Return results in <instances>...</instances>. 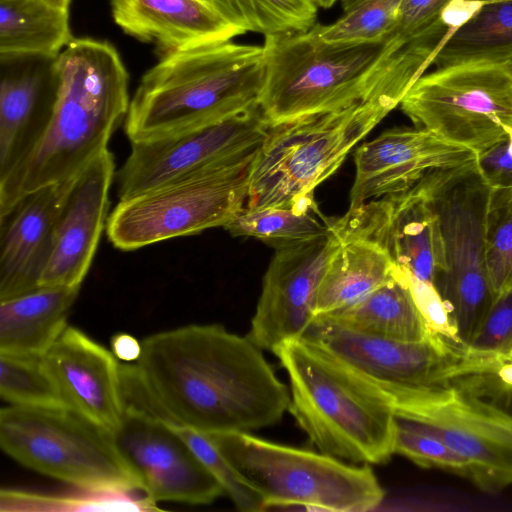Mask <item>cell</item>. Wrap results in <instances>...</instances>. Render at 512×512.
<instances>
[{"instance_id":"obj_22","label":"cell","mask_w":512,"mask_h":512,"mask_svg":"<svg viewBox=\"0 0 512 512\" xmlns=\"http://www.w3.org/2000/svg\"><path fill=\"white\" fill-rule=\"evenodd\" d=\"M67 182L36 189L0 213V301L39 287Z\"/></svg>"},{"instance_id":"obj_35","label":"cell","mask_w":512,"mask_h":512,"mask_svg":"<svg viewBox=\"0 0 512 512\" xmlns=\"http://www.w3.org/2000/svg\"><path fill=\"white\" fill-rule=\"evenodd\" d=\"M485 245L488 282L494 299L512 284V189L490 192Z\"/></svg>"},{"instance_id":"obj_28","label":"cell","mask_w":512,"mask_h":512,"mask_svg":"<svg viewBox=\"0 0 512 512\" xmlns=\"http://www.w3.org/2000/svg\"><path fill=\"white\" fill-rule=\"evenodd\" d=\"M476 9L446 37L433 64L512 61V0H473Z\"/></svg>"},{"instance_id":"obj_15","label":"cell","mask_w":512,"mask_h":512,"mask_svg":"<svg viewBox=\"0 0 512 512\" xmlns=\"http://www.w3.org/2000/svg\"><path fill=\"white\" fill-rule=\"evenodd\" d=\"M332 230L376 243L396 265L434 286L444 269L440 217L421 180L405 192L349 208L334 218Z\"/></svg>"},{"instance_id":"obj_11","label":"cell","mask_w":512,"mask_h":512,"mask_svg":"<svg viewBox=\"0 0 512 512\" xmlns=\"http://www.w3.org/2000/svg\"><path fill=\"white\" fill-rule=\"evenodd\" d=\"M399 106L414 126L478 154L512 129V61L439 67Z\"/></svg>"},{"instance_id":"obj_20","label":"cell","mask_w":512,"mask_h":512,"mask_svg":"<svg viewBox=\"0 0 512 512\" xmlns=\"http://www.w3.org/2000/svg\"><path fill=\"white\" fill-rule=\"evenodd\" d=\"M65 406L114 432L125 406L116 356L83 331L67 326L42 355Z\"/></svg>"},{"instance_id":"obj_33","label":"cell","mask_w":512,"mask_h":512,"mask_svg":"<svg viewBox=\"0 0 512 512\" xmlns=\"http://www.w3.org/2000/svg\"><path fill=\"white\" fill-rule=\"evenodd\" d=\"M0 395L11 405L67 408L44 367L42 355L0 352Z\"/></svg>"},{"instance_id":"obj_36","label":"cell","mask_w":512,"mask_h":512,"mask_svg":"<svg viewBox=\"0 0 512 512\" xmlns=\"http://www.w3.org/2000/svg\"><path fill=\"white\" fill-rule=\"evenodd\" d=\"M168 424L213 474L224 493L239 510L244 512L266 510L262 496L241 476L208 434L190 427Z\"/></svg>"},{"instance_id":"obj_9","label":"cell","mask_w":512,"mask_h":512,"mask_svg":"<svg viewBox=\"0 0 512 512\" xmlns=\"http://www.w3.org/2000/svg\"><path fill=\"white\" fill-rule=\"evenodd\" d=\"M257 152L119 200L108 216V240L132 251L226 226L246 204Z\"/></svg>"},{"instance_id":"obj_12","label":"cell","mask_w":512,"mask_h":512,"mask_svg":"<svg viewBox=\"0 0 512 512\" xmlns=\"http://www.w3.org/2000/svg\"><path fill=\"white\" fill-rule=\"evenodd\" d=\"M396 424L434 436L469 462L470 480L495 494L512 485V415L449 384L415 391Z\"/></svg>"},{"instance_id":"obj_45","label":"cell","mask_w":512,"mask_h":512,"mask_svg":"<svg viewBox=\"0 0 512 512\" xmlns=\"http://www.w3.org/2000/svg\"><path fill=\"white\" fill-rule=\"evenodd\" d=\"M360 0H342L343 8L346 9Z\"/></svg>"},{"instance_id":"obj_3","label":"cell","mask_w":512,"mask_h":512,"mask_svg":"<svg viewBox=\"0 0 512 512\" xmlns=\"http://www.w3.org/2000/svg\"><path fill=\"white\" fill-rule=\"evenodd\" d=\"M263 46L231 40L165 53L141 78L124 131L130 143L153 141L259 105Z\"/></svg>"},{"instance_id":"obj_5","label":"cell","mask_w":512,"mask_h":512,"mask_svg":"<svg viewBox=\"0 0 512 512\" xmlns=\"http://www.w3.org/2000/svg\"><path fill=\"white\" fill-rule=\"evenodd\" d=\"M389 39L330 43L314 26L264 36L265 78L259 96L264 116L276 125L370 99L372 77Z\"/></svg>"},{"instance_id":"obj_26","label":"cell","mask_w":512,"mask_h":512,"mask_svg":"<svg viewBox=\"0 0 512 512\" xmlns=\"http://www.w3.org/2000/svg\"><path fill=\"white\" fill-rule=\"evenodd\" d=\"M321 316L354 330L393 339L423 341L438 336L427 328L396 264L385 284L356 303Z\"/></svg>"},{"instance_id":"obj_37","label":"cell","mask_w":512,"mask_h":512,"mask_svg":"<svg viewBox=\"0 0 512 512\" xmlns=\"http://www.w3.org/2000/svg\"><path fill=\"white\" fill-rule=\"evenodd\" d=\"M423 468H437L468 479L469 462L442 440L396 424L394 454Z\"/></svg>"},{"instance_id":"obj_25","label":"cell","mask_w":512,"mask_h":512,"mask_svg":"<svg viewBox=\"0 0 512 512\" xmlns=\"http://www.w3.org/2000/svg\"><path fill=\"white\" fill-rule=\"evenodd\" d=\"M337 237L339 245L328 260L319 286L315 316L356 303L392 277L395 263L379 245L359 237Z\"/></svg>"},{"instance_id":"obj_31","label":"cell","mask_w":512,"mask_h":512,"mask_svg":"<svg viewBox=\"0 0 512 512\" xmlns=\"http://www.w3.org/2000/svg\"><path fill=\"white\" fill-rule=\"evenodd\" d=\"M136 491L86 488L73 486V489L43 493L19 489H2L0 493L1 511H159L157 502L147 495L140 496Z\"/></svg>"},{"instance_id":"obj_2","label":"cell","mask_w":512,"mask_h":512,"mask_svg":"<svg viewBox=\"0 0 512 512\" xmlns=\"http://www.w3.org/2000/svg\"><path fill=\"white\" fill-rule=\"evenodd\" d=\"M57 91L51 120L29 157L0 180V213L43 186L71 180L124 123L129 75L107 41L73 38L53 60Z\"/></svg>"},{"instance_id":"obj_30","label":"cell","mask_w":512,"mask_h":512,"mask_svg":"<svg viewBox=\"0 0 512 512\" xmlns=\"http://www.w3.org/2000/svg\"><path fill=\"white\" fill-rule=\"evenodd\" d=\"M443 384L512 415V337L490 351L459 346Z\"/></svg>"},{"instance_id":"obj_29","label":"cell","mask_w":512,"mask_h":512,"mask_svg":"<svg viewBox=\"0 0 512 512\" xmlns=\"http://www.w3.org/2000/svg\"><path fill=\"white\" fill-rule=\"evenodd\" d=\"M333 221L321 212L311 192L283 207L244 206L223 228L233 236L253 237L278 250L330 234Z\"/></svg>"},{"instance_id":"obj_24","label":"cell","mask_w":512,"mask_h":512,"mask_svg":"<svg viewBox=\"0 0 512 512\" xmlns=\"http://www.w3.org/2000/svg\"><path fill=\"white\" fill-rule=\"evenodd\" d=\"M81 286H39L0 301V352L43 355L66 329Z\"/></svg>"},{"instance_id":"obj_1","label":"cell","mask_w":512,"mask_h":512,"mask_svg":"<svg viewBox=\"0 0 512 512\" xmlns=\"http://www.w3.org/2000/svg\"><path fill=\"white\" fill-rule=\"evenodd\" d=\"M133 364L151 415L204 433L277 424L290 393L250 337L220 324L153 334Z\"/></svg>"},{"instance_id":"obj_7","label":"cell","mask_w":512,"mask_h":512,"mask_svg":"<svg viewBox=\"0 0 512 512\" xmlns=\"http://www.w3.org/2000/svg\"><path fill=\"white\" fill-rule=\"evenodd\" d=\"M241 476L262 496L266 509L363 512L375 509L384 491L368 464L274 443L249 432L206 433Z\"/></svg>"},{"instance_id":"obj_4","label":"cell","mask_w":512,"mask_h":512,"mask_svg":"<svg viewBox=\"0 0 512 512\" xmlns=\"http://www.w3.org/2000/svg\"><path fill=\"white\" fill-rule=\"evenodd\" d=\"M273 353L290 382L289 411L320 452L364 464L394 454L396 413L343 363L302 338Z\"/></svg>"},{"instance_id":"obj_34","label":"cell","mask_w":512,"mask_h":512,"mask_svg":"<svg viewBox=\"0 0 512 512\" xmlns=\"http://www.w3.org/2000/svg\"><path fill=\"white\" fill-rule=\"evenodd\" d=\"M402 0H360L344 9L329 25L315 24L318 35L330 43H372L390 38L396 28Z\"/></svg>"},{"instance_id":"obj_32","label":"cell","mask_w":512,"mask_h":512,"mask_svg":"<svg viewBox=\"0 0 512 512\" xmlns=\"http://www.w3.org/2000/svg\"><path fill=\"white\" fill-rule=\"evenodd\" d=\"M228 22L264 36L310 30L317 7L311 0H206Z\"/></svg>"},{"instance_id":"obj_6","label":"cell","mask_w":512,"mask_h":512,"mask_svg":"<svg viewBox=\"0 0 512 512\" xmlns=\"http://www.w3.org/2000/svg\"><path fill=\"white\" fill-rule=\"evenodd\" d=\"M400 103L384 94L271 125L254 159L245 207H283L314 192Z\"/></svg>"},{"instance_id":"obj_38","label":"cell","mask_w":512,"mask_h":512,"mask_svg":"<svg viewBox=\"0 0 512 512\" xmlns=\"http://www.w3.org/2000/svg\"><path fill=\"white\" fill-rule=\"evenodd\" d=\"M399 266V265H398ZM400 267L402 277L427 328L455 346H462L457 327L437 288Z\"/></svg>"},{"instance_id":"obj_23","label":"cell","mask_w":512,"mask_h":512,"mask_svg":"<svg viewBox=\"0 0 512 512\" xmlns=\"http://www.w3.org/2000/svg\"><path fill=\"white\" fill-rule=\"evenodd\" d=\"M111 11L126 34L165 53L246 33L203 0H112Z\"/></svg>"},{"instance_id":"obj_39","label":"cell","mask_w":512,"mask_h":512,"mask_svg":"<svg viewBox=\"0 0 512 512\" xmlns=\"http://www.w3.org/2000/svg\"><path fill=\"white\" fill-rule=\"evenodd\" d=\"M512 337V284L497 295L471 339L463 346L473 351L499 348Z\"/></svg>"},{"instance_id":"obj_41","label":"cell","mask_w":512,"mask_h":512,"mask_svg":"<svg viewBox=\"0 0 512 512\" xmlns=\"http://www.w3.org/2000/svg\"><path fill=\"white\" fill-rule=\"evenodd\" d=\"M452 0H402L392 37L403 40L424 30L439 19Z\"/></svg>"},{"instance_id":"obj_43","label":"cell","mask_w":512,"mask_h":512,"mask_svg":"<svg viewBox=\"0 0 512 512\" xmlns=\"http://www.w3.org/2000/svg\"><path fill=\"white\" fill-rule=\"evenodd\" d=\"M44 1H46L47 3H49L55 7L65 9V10L69 9L70 3H71V0H44Z\"/></svg>"},{"instance_id":"obj_13","label":"cell","mask_w":512,"mask_h":512,"mask_svg":"<svg viewBox=\"0 0 512 512\" xmlns=\"http://www.w3.org/2000/svg\"><path fill=\"white\" fill-rule=\"evenodd\" d=\"M347 366L396 411L417 389L443 384L459 346L441 336L405 341L316 316L301 337Z\"/></svg>"},{"instance_id":"obj_44","label":"cell","mask_w":512,"mask_h":512,"mask_svg":"<svg viewBox=\"0 0 512 512\" xmlns=\"http://www.w3.org/2000/svg\"><path fill=\"white\" fill-rule=\"evenodd\" d=\"M315 6L321 7V8H330L332 5L335 4L337 0H311Z\"/></svg>"},{"instance_id":"obj_21","label":"cell","mask_w":512,"mask_h":512,"mask_svg":"<svg viewBox=\"0 0 512 512\" xmlns=\"http://www.w3.org/2000/svg\"><path fill=\"white\" fill-rule=\"evenodd\" d=\"M29 55L0 58V180L32 153L46 132L56 100L52 69L30 64Z\"/></svg>"},{"instance_id":"obj_8","label":"cell","mask_w":512,"mask_h":512,"mask_svg":"<svg viewBox=\"0 0 512 512\" xmlns=\"http://www.w3.org/2000/svg\"><path fill=\"white\" fill-rule=\"evenodd\" d=\"M0 445L23 466L71 486L143 491L113 432L69 408H2Z\"/></svg>"},{"instance_id":"obj_40","label":"cell","mask_w":512,"mask_h":512,"mask_svg":"<svg viewBox=\"0 0 512 512\" xmlns=\"http://www.w3.org/2000/svg\"><path fill=\"white\" fill-rule=\"evenodd\" d=\"M476 167L491 190L512 189V129L477 154Z\"/></svg>"},{"instance_id":"obj_14","label":"cell","mask_w":512,"mask_h":512,"mask_svg":"<svg viewBox=\"0 0 512 512\" xmlns=\"http://www.w3.org/2000/svg\"><path fill=\"white\" fill-rule=\"evenodd\" d=\"M270 127L257 105L169 137L131 143L116 175L119 200L248 157L259 150Z\"/></svg>"},{"instance_id":"obj_18","label":"cell","mask_w":512,"mask_h":512,"mask_svg":"<svg viewBox=\"0 0 512 512\" xmlns=\"http://www.w3.org/2000/svg\"><path fill=\"white\" fill-rule=\"evenodd\" d=\"M114 175V156L106 149L67 182L39 286H81L106 228Z\"/></svg>"},{"instance_id":"obj_16","label":"cell","mask_w":512,"mask_h":512,"mask_svg":"<svg viewBox=\"0 0 512 512\" xmlns=\"http://www.w3.org/2000/svg\"><path fill=\"white\" fill-rule=\"evenodd\" d=\"M113 435L143 492L153 501L206 505L224 494L217 479L167 421L125 407Z\"/></svg>"},{"instance_id":"obj_42","label":"cell","mask_w":512,"mask_h":512,"mask_svg":"<svg viewBox=\"0 0 512 512\" xmlns=\"http://www.w3.org/2000/svg\"><path fill=\"white\" fill-rule=\"evenodd\" d=\"M111 347L116 358L126 362L137 361L142 352L141 343L127 333L114 335L111 339Z\"/></svg>"},{"instance_id":"obj_10","label":"cell","mask_w":512,"mask_h":512,"mask_svg":"<svg viewBox=\"0 0 512 512\" xmlns=\"http://www.w3.org/2000/svg\"><path fill=\"white\" fill-rule=\"evenodd\" d=\"M421 181L441 221L444 269L435 287L464 345L493 301L485 245V219L491 189L479 174L476 161L432 172Z\"/></svg>"},{"instance_id":"obj_19","label":"cell","mask_w":512,"mask_h":512,"mask_svg":"<svg viewBox=\"0 0 512 512\" xmlns=\"http://www.w3.org/2000/svg\"><path fill=\"white\" fill-rule=\"evenodd\" d=\"M476 158L475 152L423 128L388 129L355 152L349 208L405 192L432 172L467 165Z\"/></svg>"},{"instance_id":"obj_27","label":"cell","mask_w":512,"mask_h":512,"mask_svg":"<svg viewBox=\"0 0 512 512\" xmlns=\"http://www.w3.org/2000/svg\"><path fill=\"white\" fill-rule=\"evenodd\" d=\"M72 39L68 10L44 0L0 1V58H55Z\"/></svg>"},{"instance_id":"obj_46","label":"cell","mask_w":512,"mask_h":512,"mask_svg":"<svg viewBox=\"0 0 512 512\" xmlns=\"http://www.w3.org/2000/svg\"><path fill=\"white\" fill-rule=\"evenodd\" d=\"M0 1H6V0H0Z\"/></svg>"},{"instance_id":"obj_17","label":"cell","mask_w":512,"mask_h":512,"mask_svg":"<svg viewBox=\"0 0 512 512\" xmlns=\"http://www.w3.org/2000/svg\"><path fill=\"white\" fill-rule=\"evenodd\" d=\"M338 245L331 230L326 236L276 250L248 334L261 349L273 352L283 342L304 335L316 317L319 286Z\"/></svg>"}]
</instances>
